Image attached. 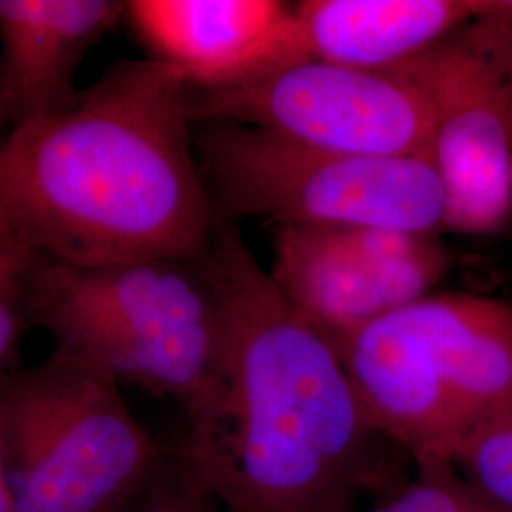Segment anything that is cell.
I'll use <instances>...</instances> for the list:
<instances>
[{"instance_id":"6da1fadb","label":"cell","mask_w":512,"mask_h":512,"mask_svg":"<svg viewBox=\"0 0 512 512\" xmlns=\"http://www.w3.org/2000/svg\"><path fill=\"white\" fill-rule=\"evenodd\" d=\"M205 268L220 311L217 382L186 412L181 465L222 512H359L376 442L336 346L300 317L238 228Z\"/></svg>"},{"instance_id":"7a4b0ae2","label":"cell","mask_w":512,"mask_h":512,"mask_svg":"<svg viewBox=\"0 0 512 512\" xmlns=\"http://www.w3.org/2000/svg\"><path fill=\"white\" fill-rule=\"evenodd\" d=\"M190 90L154 59L124 61L71 107L14 124L0 141V226L82 268L202 260L220 220L196 154Z\"/></svg>"},{"instance_id":"3957f363","label":"cell","mask_w":512,"mask_h":512,"mask_svg":"<svg viewBox=\"0 0 512 512\" xmlns=\"http://www.w3.org/2000/svg\"><path fill=\"white\" fill-rule=\"evenodd\" d=\"M336 349L368 423L416 463L452 461L478 421L512 408V300L429 294Z\"/></svg>"},{"instance_id":"277c9868","label":"cell","mask_w":512,"mask_h":512,"mask_svg":"<svg viewBox=\"0 0 512 512\" xmlns=\"http://www.w3.org/2000/svg\"><path fill=\"white\" fill-rule=\"evenodd\" d=\"M203 258L82 268L42 256L31 325L48 330L55 348L120 384L173 397L186 412L211 391L219 370V300Z\"/></svg>"},{"instance_id":"5b68a950","label":"cell","mask_w":512,"mask_h":512,"mask_svg":"<svg viewBox=\"0 0 512 512\" xmlns=\"http://www.w3.org/2000/svg\"><path fill=\"white\" fill-rule=\"evenodd\" d=\"M0 435L14 512H120L158 463L120 382L63 349L0 378Z\"/></svg>"},{"instance_id":"8992f818","label":"cell","mask_w":512,"mask_h":512,"mask_svg":"<svg viewBox=\"0 0 512 512\" xmlns=\"http://www.w3.org/2000/svg\"><path fill=\"white\" fill-rule=\"evenodd\" d=\"M194 145L222 222L444 230V190L431 158L349 156L232 122H198Z\"/></svg>"},{"instance_id":"52a82bcc","label":"cell","mask_w":512,"mask_h":512,"mask_svg":"<svg viewBox=\"0 0 512 512\" xmlns=\"http://www.w3.org/2000/svg\"><path fill=\"white\" fill-rule=\"evenodd\" d=\"M192 120L264 129L370 158H431L433 110L403 74L302 59L219 90H190Z\"/></svg>"},{"instance_id":"ba28073f","label":"cell","mask_w":512,"mask_h":512,"mask_svg":"<svg viewBox=\"0 0 512 512\" xmlns=\"http://www.w3.org/2000/svg\"><path fill=\"white\" fill-rule=\"evenodd\" d=\"M433 110L431 160L444 190V230L497 234L512 215V86L459 37L393 69Z\"/></svg>"},{"instance_id":"9c48e42d","label":"cell","mask_w":512,"mask_h":512,"mask_svg":"<svg viewBox=\"0 0 512 512\" xmlns=\"http://www.w3.org/2000/svg\"><path fill=\"white\" fill-rule=\"evenodd\" d=\"M128 23L148 59L192 90H219L310 59L296 4L281 0H131Z\"/></svg>"},{"instance_id":"30bf717a","label":"cell","mask_w":512,"mask_h":512,"mask_svg":"<svg viewBox=\"0 0 512 512\" xmlns=\"http://www.w3.org/2000/svg\"><path fill=\"white\" fill-rule=\"evenodd\" d=\"M128 16L118 0H0V74L12 126L71 107L93 46Z\"/></svg>"},{"instance_id":"8fae6325","label":"cell","mask_w":512,"mask_h":512,"mask_svg":"<svg viewBox=\"0 0 512 512\" xmlns=\"http://www.w3.org/2000/svg\"><path fill=\"white\" fill-rule=\"evenodd\" d=\"M480 0H306L296 4L310 59L387 73L456 35Z\"/></svg>"},{"instance_id":"7c38bea8","label":"cell","mask_w":512,"mask_h":512,"mask_svg":"<svg viewBox=\"0 0 512 512\" xmlns=\"http://www.w3.org/2000/svg\"><path fill=\"white\" fill-rule=\"evenodd\" d=\"M270 275L296 313L334 346L389 313L336 228L279 226Z\"/></svg>"},{"instance_id":"4fadbf2b","label":"cell","mask_w":512,"mask_h":512,"mask_svg":"<svg viewBox=\"0 0 512 512\" xmlns=\"http://www.w3.org/2000/svg\"><path fill=\"white\" fill-rule=\"evenodd\" d=\"M359 260L385 308L403 310L433 294L450 270L437 236L397 228H336Z\"/></svg>"},{"instance_id":"5bb4252c","label":"cell","mask_w":512,"mask_h":512,"mask_svg":"<svg viewBox=\"0 0 512 512\" xmlns=\"http://www.w3.org/2000/svg\"><path fill=\"white\" fill-rule=\"evenodd\" d=\"M454 465L478 497L512 512V408L478 421L461 439Z\"/></svg>"},{"instance_id":"9a60e30c","label":"cell","mask_w":512,"mask_h":512,"mask_svg":"<svg viewBox=\"0 0 512 512\" xmlns=\"http://www.w3.org/2000/svg\"><path fill=\"white\" fill-rule=\"evenodd\" d=\"M368 512H501L473 492L454 461L416 463V478Z\"/></svg>"},{"instance_id":"2e32d148","label":"cell","mask_w":512,"mask_h":512,"mask_svg":"<svg viewBox=\"0 0 512 512\" xmlns=\"http://www.w3.org/2000/svg\"><path fill=\"white\" fill-rule=\"evenodd\" d=\"M42 256L0 226V368L31 325V293Z\"/></svg>"},{"instance_id":"e0dca14e","label":"cell","mask_w":512,"mask_h":512,"mask_svg":"<svg viewBox=\"0 0 512 512\" xmlns=\"http://www.w3.org/2000/svg\"><path fill=\"white\" fill-rule=\"evenodd\" d=\"M459 37L512 86V0H480Z\"/></svg>"},{"instance_id":"ac0fdd59","label":"cell","mask_w":512,"mask_h":512,"mask_svg":"<svg viewBox=\"0 0 512 512\" xmlns=\"http://www.w3.org/2000/svg\"><path fill=\"white\" fill-rule=\"evenodd\" d=\"M152 512H222L215 499L186 473L183 465L173 476L162 482L150 505Z\"/></svg>"},{"instance_id":"d6986e66","label":"cell","mask_w":512,"mask_h":512,"mask_svg":"<svg viewBox=\"0 0 512 512\" xmlns=\"http://www.w3.org/2000/svg\"><path fill=\"white\" fill-rule=\"evenodd\" d=\"M0 512H14V495H12L10 476H8V469H6L2 435H0Z\"/></svg>"},{"instance_id":"ffe728a7","label":"cell","mask_w":512,"mask_h":512,"mask_svg":"<svg viewBox=\"0 0 512 512\" xmlns=\"http://www.w3.org/2000/svg\"><path fill=\"white\" fill-rule=\"evenodd\" d=\"M12 126V118H10V110L6 103V95H4V86H2V74H0V129L4 126Z\"/></svg>"},{"instance_id":"44dd1931","label":"cell","mask_w":512,"mask_h":512,"mask_svg":"<svg viewBox=\"0 0 512 512\" xmlns=\"http://www.w3.org/2000/svg\"><path fill=\"white\" fill-rule=\"evenodd\" d=\"M148 512H152V511H150V509H148Z\"/></svg>"}]
</instances>
